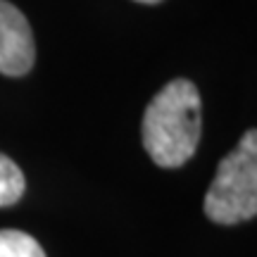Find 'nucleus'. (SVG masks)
Listing matches in <instances>:
<instances>
[{"mask_svg":"<svg viewBox=\"0 0 257 257\" xmlns=\"http://www.w3.org/2000/svg\"><path fill=\"white\" fill-rule=\"evenodd\" d=\"M143 148L157 167L186 165L202 136V102L195 83L174 79L160 88L143 114Z\"/></svg>","mask_w":257,"mask_h":257,"instance_id":"1","label":"nucleus"},{"mask_svg":"<svg viewBox=\"0 0 257 257\" xmlns=\"http://www.w3.org/2000/svg\"><path fill=\"white\" fill-rule=\"evenodd\" d=\"M205 214L214 224H240L257 217V128H248L219 162L205 193Z\"/></svg>","mask_w":257,"mask_h":257,"instance_id":"2","label":"nucleus"},{"mask_svg":"<svg viewBox=\"0 0 257 257\" xmlns=\"http://www.w3.org/2000/svg\"><path fill=\"white\" fill-rule=\"evenodd\" d=\"M36 60V43L27 17L12 3L0 0V74L24 76Z\"/></svg>","mask_w":257,"mask_h":257,"instance_id":"3","label":"nucleus"},{"mask_svg":"<svg viewBox=\"0 0 257 257\" xmlns=\"http://www.w3.org/2000/svg\"><path fill=\"white\" fill-rule=\"evenodd\" d=\"M27 191V179L8 155L0 153V207H10L19 202Z\"/></svg>","mask_w":257,"mask_h":257,"instance_id":"4","label":"nucleus"},{"mask_svg":"<svg viewBox=\"0 0 257 257\" xmlns=\"http://www.w3.org/2000/svg\"><path fill=\"white\" fill-rule=\"evenodd\" d=\"M0 257H46L34 236L17 229L0 231Z\"/></svg>","mask_w":257,"mask_h":257,"instance_id":"5","label":"nucleus"},{"mask_svg":"<svg viewBox=\"0 0 257 257\" xmlns=\"http://www.w3.org/2000/svg\"><path fill=\"white\" fill-rule=\"evenodd\" d=\"M138 3H146V5H155V3H162V0H138Z\"/></svg>","mask_w":257,"mask_h":257,"instance_id":"6","label":"nucleus"}]
</instances>
